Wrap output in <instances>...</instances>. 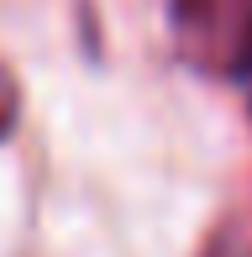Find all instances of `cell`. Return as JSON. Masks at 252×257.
I'll return each mask as SVG.
<instances>
[{
  "mask_svg": "<svg viewBox=\"0 0 252 257\" xmlns=\"http://www.w3.org/2000/svg\"><path fill=\"white\" fill-rule=\"evenodd\" d=\"M174 48L194 74L242 84L252 68V0H174Z\"/></svg>",
  "mask_w": 252,
  "mask_h": 257,
  "instance_id": "obj_1",
  "label": "cell"
},
{
  "mask_svg": "<svg viewBox=\"0 0 252 257\" xmlns=\"http://www.w3.org/2000/svg\"><path fill=\"white\" fill-rule=\"evenodd\" d=\"M16 115H21V84L6 63H0V142L16 132Z\"/></svg>",
  "mask_w": 252,
  "mask_h": 257,
  "instance_id": "obj_2",
  "label": "cell"
},
{
  "mask_svg": "<svg viewBox=\"0 0 252 257\" xmlns=\"http://www.w3.org/2000/svg\"><path fill=\"white\" fill-rule=\"evenodd\" d=\"M242 89H247V105H252V68H247V79H242Z\"/></svg>",
  "mask_w": 252,
  "mask_h": 257,
  "instance_id": "obj_3",
  "label": "cell"
}]
</instances>
